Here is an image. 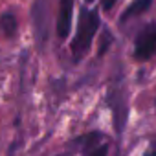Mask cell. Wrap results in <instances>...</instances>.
<instances>
[{"label":"cell","instance_id":"6da1fadb","mask_svg":"<svg viewBox=\"0 0 156 156\" xmlns=\"http://www.w3.org/2000/svg\"><path fill=\"white\" fill-rule=\"evenodd\" d=\"M98 28H99V13L94 9H88V8L81 9L79 22H77V31H75L73 41H72L73 59H81L88 51V48L96 37Z\"/></svg>","mask_w":156,"mask_h":156},{"label":"cell","instance_id":"7a4b0ae2","mask_svg":"<svg viewBox=\"0 0 156 156\" xmlns=\"http://www.w3.org/2000/svg\"><path fill=\"white\" fill-rule=\"evenodd\" d=\"M154 51H156V28L147 26L136 39L134 57L138 61H147L149 57H152Z\"/></svg>","mask_w":156,"mask_h":156},{"label":"cell","instance_id":"3957f363","mask_svg":"<svg viewBox=\"0 0 156 156\" xmlns=\"http://www.w3.org/2000/svg\"><path fill=\"white\" fill-rule=\"evenodd\" d=\"M72 17H73V0H61L59 2V15H57V37L64 41L72 30Z\"/></svg>","mask_w":156,"mask_h":156},{"label":"cell","instance_id":"277c9868","mask_svg":"<svg viewBox=\"0 0 156 156\" xmlns=\"http://www.w3.org/2000/svg\"><path fill=\"white\" fill-rule=\"evenodd\" d=\"M151 4H152V0H134V2L129 4V8L123 11V15H121V22H125V20H129V19H132V17L143 15V13L151 8Z\"/></svg>","mask_w":156,"mask_h":156},{"label":"cell","instance_id":"5b68a950","mask_svg":"<svg viewBox=\"0 0 156 156\" xmlns=\"http://www.w3.org/2000/svg\"><path fill=\"white\" fill-rule=\"evenodd\" d=\"M17 17L13 13H4L2 17H0V31H2L6 37H15L17 33Z\"/></svg>","mask_w":156,"mask_h":156},{"label":"cell","instance_id":"8992f818","mask_svg":"<svg viewBox=\"0 0 156 156\" xmlns=\"http://www.w3.org/2000/svg\"><path fill=\"white\" fill-rule=\"evenodd\" d=\"M107 152H108V145L105 143V145H99V147L92 149L90 151V156H107Z\"/></svg>","mask_w":156,"mask_h":156},{"label":"cell","instance_id":"52a82bcc","mask_svg":"<svg viewBox=\"0 0 156 156\" xmlns=\"http://www.w3.org/2000/svg\"><path fill=\"white\" fill-rule=\"evenodd\" d=\"M116 2H118V0H101V8L108 11V9H112V8H114V4H116Z\"/></svg>","mask_w":156,"mask_h":156},{"label":"cell","instance_id":"ba28073f","mask_svg":"<svg viewBox=\"0 0 156 156\" xmlns=\"http://www.w3.org/2000/svg\"><path fill=\"white\" fill-rule=\"evenodd\" d=\"M87 2H94V0H87Z\"/></svg>","mask_w":156,"mask_h":156}]
</instances>
